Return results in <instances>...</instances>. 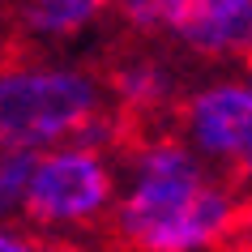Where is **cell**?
<instances>
[{
  "label": "cell",
  "mask_w": 252,
  "mask_h": 252,
  "mask_svg": "<svg viewBox=\"0 0 252 252\" xmlns=\"http://www.w3.org/2000/svg\"><path fill=\"white\" fill-rule=\"evenodd\" d=\"M239 73H244V81L252 86V60H244V64H239Z\"/></svg>",
  "instance_id": "cell-14"
},
{
  "label": "cell",
  "mask_w": 252,
  "mask_h": 252,
  "mask_svg": "<svg viewBox=\"0 0 252 252\" xmlns=\"http://www.w3.org/2000/svg\"><path fill=\"white\" fill-rule=\"evenodd\" d=\"M107 77V94H111V107H120L124 116L133 120V128H146V124H167L175 98L184 90V77L175 60H167L154 47H137V52L120 56Z\"/></svg>",
  "instance_id": "cell-6"
},
{
  "label": "cell",
  "mask_w": 252,
  "mask_h": 252,
  "mask_svg": "<svg viewBox=\"0 0 252 252\" xmlns=\"http://www.w3.org/2000/svg\"><path fill=\"white\" fill-rule=\"evenodd\" d=\"M107 103V77L86 60L39 47L0 60V146L34 154L68 141Z\"/></svg>",
  "instance_id": "cell-2"
},
{
  "label": "cell",
  "mask_w": 252,
  "mask_h": 252,
  "mask_svg": "<svg viewBox=\"0 0 252 252\" xmlns=\"http://www.w3.org/2000/svg\"><path fill=\"white\" fill-rule=\"evenodd\" d=\"M34 252H90L86 239H39Z\"/></svg>",
  "instance_id": "cell-11"
},
{
  "label": "cell",
  "mask_w": 252,
  "mask_h": 252,
  "mask_svg": "<svg viewBox=\"0 0 252 252\" xmlns=\"http://www.w3.org/2000/svg\"><path fill=\"white\" fill-rule=\"evenodd\" d=\"M103 22L107 0H13L17 34L39 52H56V47L90 39Z\"/></svg>",
  "instance_id": "cell-7"
},
{
  "label": "cell",
  "mask_w": 252,
  "mask_h": 252,
  "mask_svg": "<svg viewBox=\"0 0 252 252\" xmlns=\"http://www.w3.org/2000/svg\"><path fill=\"white\" fill-rule=\"evenodd\" d=\"M231 175H235V184H239V188H244V192H248V197H252V154H248V158H244V162H239V167H235V171H231Z\"/></svg>",
  "instance_id": "cell-12"
},
{
  "label": "cell",
  "mask_w": 252,
  "mask_h": 252,
  "mask_svg": "<svg viewBox=\"0 0 252 252\" xmlns=\"http://www.w3.org/2000/svg\"><path fill=\"white\" fill-rule=\"evenodd\" d=\"M167 128L205 167L231 175L252 154V86L244 73H205L184 81Z\"/></svg>",
  "instance_id": "cell-4"
},
{
  "label": "cell",
  "mask_w": 252,
  "mask_h": 252,
  "mask_svg": "<svg viewBox=\"0 0 252 252\" xmlns=\"http://www.w3.org/2000/svg\"><path fill=\"white\" fill-rule=\"evenodd\" d=\"M39 248V235L22 226L17 218H0V252H34Z\"/></svg>",
  "instance_id": "cell-10"
},
{
  "label": "cell",
  "mask_w": 252,
  "mask_h": 252,
  "mask_svg": "<svg viewBox=\"0 0 252 252\" xmlns=\"http://www.w3.org/2000/svg\"><path fill=\"white\" fill-rule=\"evenodd\" d=\"M26 175H30V150L0 146V218H17L22 214Z\"/></svg>",
  "instance_id": "cell-9"
},
{
  "label": "cell",
  "mask_w": 252,
  "mask_h": 252,
  "mask_svg": "<svg viewBox=\"0 0 252 252\" xmlns=\"http://www.w3.org/2000/svg\"><path fill=\"white\" fill-rule=\"evenodd\" d=\"M180 9L184 0H107V17H116L133 39H167Z\"/></svg>",
  "instance_id": "cell-8"
},
{
  "label": "cell",
  "mask_w": 252,
  "mask_h": 252,
  "mask_svg": "<svg viewBox=\"0 0 252 252\" xmlns=\"http://www.w3.org/2000/svg\"><path fill=\"white\" fill-rule=\"evenodd\" d=\"M167 39L205 64H244L252 60V0H184Z\"/></svg>",
  "instance_id": "cell-5"
},
{
  "label": "cell",
  "mask_w": 252,
  "mask_h": 252,
  "mask_svg": "<svg viewBox=\"0 0 252 252\" xmlns=\"http://www.w3.org/2000/svg\"><path fill=\"white\" fill-rule=\"evenodd\" d=\"M252 197L167 128L146 124L120 150V188L103 235L128 252L235 248Z\"/></svg>",
  "instance_id": "cell-1"
},
{
  "label": "cell",
  "mask_w": 252,
  "mask_h": 252,
  "mask_svg": "<svg viewBox=\"0 0 252 252\" xmlns=\"http://www.w3.org/2000/svg\"><path fill=\"white\" fill-rule=\"evenodd\" d=\"M235 248L252 252V205H248V218H244V231H239V239H235Z\"/></svg>",
  "instance_id": "cell-13"
},
{
  "label": "cell",
  "mask_w": 252,
  "mask_h": 252,
  "mask_svg": "<svg viewBox=\"0 0 252 252\" xmlns=\"http://www.w3.org/2000/svg\"><path fill=\"white\" fill-rule=\"evenodd\" d=\"M120 188V154L90 141H56L30 154L17 222L39 239H90L107 231Z\"/></svg>",
  "instance_id": "cell-3"
}]
</instances>
